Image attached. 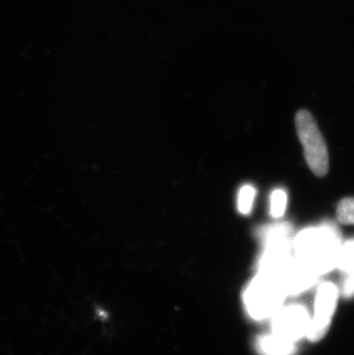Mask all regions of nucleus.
I'll list each match as a JSON object with an SVG mask.
<instances>
[{
    "label": "nucleus",
    "mask_w": 354,
    "mask_h": 355,
    "mask_svg": "<svg viewBox=\"0 0 354 355\" xmlns=\"http://www.w3.org/2000/svg\"><path fill=\"white\" fill-rule=\"evenodd\" d=\"M271 318L273 334L292 343L307 335L308 327L311 323L307 311L299 305L282 307Z\"/></svg>",
    "instance_id": "obj_5"
},
{
    "label": "nucleus",
    "mask_w": 354,
    "mask_h": 355,
    "mask_svg": "<svg viewBox=\"0 0 354 355\" xmlns=\"http://www.w3.org/2000/svg\"><path fill=\"white\" fill-rule=\"evenodd\" d=\"M287 197L283 190H275L271 198V214L273 218H280L283 216L287 208Z\"/></svg>",
    "instance_id": "obj_10"
},
{
    "label": "nucleus",
    "mask_w": 354,
    "mask_h": 355,
    "mask_svg": "<svg viewBox=\"0 0 354 355\" xmlns=\"http://www.w3.org/2000/svg\"><path fill=\"white\" fill-rule=\"evenodd\" d=\"M298 136L304 148L305 159L317 176H326L329 171V155L318 124L313 115L301 110L296 115Z\"/></svg>",
    "instance_id": "obj_3"
},
{
    "label": "nucleus",
    "mask_w": 354,
    "mask_h": 355,
    "mask_svg": "<svg viewBox=\"0 0 354 355\" xmlns=\"http://www.w3.org/2000/svg\"><path fill=\"white\" fill-rule=\"evenodd\" d=\"M339 291L332 283H323L319 288L315 298L314 316L308 327L307 337L311 342H319L327 334L331 318L337 307Z\"/></svg>",
    "instance_id": "obj_4"
},
{
    "label": "nucleus",
    "mask_w": 354,
    "mask_h": 355,
    "mask_svg": "<svg viewBox=\"0 0 354 355\" xmlns=\"http://www.w3.org/2000/svg\"><path fill=\"white\" fill-rule=\"evenodd\" d=\"M341 234L334 225L310 228L298 234L292 243L294 258L317 277L337 267Z\"/></svg>",
    "instance_id": "obj_1"
},
{
    "label": "nucleus",
    "mask_w": 354,
    "mask_h": 355,
    "mask_svg": "<svg viewBox=\"0 0 354 355\" xmlns=\"http://www.w3.org/2000/svg\"><path fill=\"white\" fill-rule=\"evenodd\" d=\"M254 197H255V190L251 185H245L241 189L239 196H238V209L242 214H248L252 206H253Z\"/></svg>",
    "instance_id": "obj_9"
},
{
    "label": "nucleus",
    "mask_w": 354,
    "mask_h": 355,
    "mask_svg": "<svg viewBox=\"0 0 354 355\" xmlns=\"http://www.w3.org/2000/svg\"><path fill=\"white\" fill-rule=\"evenodd\" d=\"M258 347L262 355H292L294 352V343L274 334L261 337Z\"/></svg>",
    "instance_id": "obj_6"
},
{
    "label": "nucleus",
    "mask_w": 354,
    "mask_h": 355,
    "mask_svg": "<svg viewBox=\"0 0 354 355\" xmlns=\"http://www.w3.org/2000/svg\"><path fill=\"white\" fill-rule=\"evenodd\" d=\"M337 220L342 225H354V198H345L338 204Z\"/></svg>",
    "instance_id": "obj_8"
},
{
    "label": "nucleus",
    "mask_w": 354,
    "mask_h": 355,
    "mask_svg": "<svg viewBox=\"0 0 354 355\" xmlns=\"http://www.w3.org/2000/svg\"><path fill=\"white\" fill-rule=\"evenodd\" d=\"M337 267L346 274L354 272V241L342 245L338 254Z\"/></svg>",
    "instance_id": "obj_7"
},
{
    "label": "nucleus",
    "mask_w": 354,
    "mask_h": 355,
    "mask_svg": "<svg viewBox=\"0 0 354 355\" xmlns=\"http://www.w3.org/2000/svg\"><path fill=\"white\" fill-rule=\"evenodd\" d=\"M287 295L275 278L258 272L245 290L244 302L254 320L273 318L282 309Z\"/></svg>",
    "instance_id": "obj_2"
},
{
    "label": "nucleus",
    "mask_w": 354,
    "mask_h": 355,
    "mask_svg": "<svg viewBox=\"0 0 354 355\" xmlns=\"http://www.w3.org/2000/svg\"><path fill=\"white\" fill-rule=\"evenodd\" d=\"M342 295L348 298L354 295V272H348L344 283L342 285Z\"/></svg>",
    "instance_id": "obj_11"
}]
</instances>
